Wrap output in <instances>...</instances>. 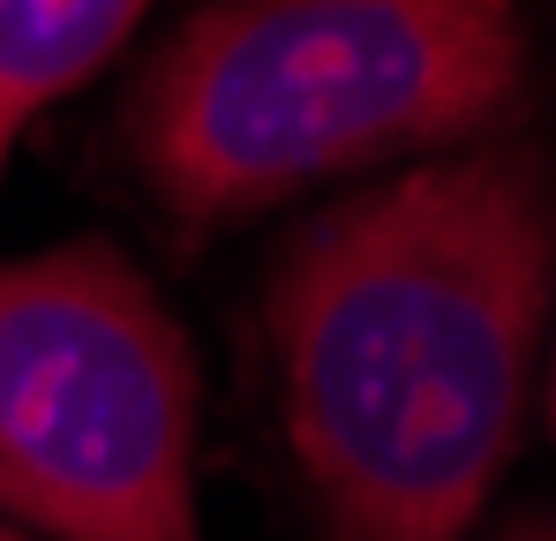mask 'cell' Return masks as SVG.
I'll return each instance as SVG.
<instances>
[{
    "label": "cell",
    "mask_w": 556,
    "mask_h": 541,
    "mask_svg": "<svg viewBox=\"0 0 556 541\" xmlns=\"http://www.w3.org/2000/svg\"><path fill=\"white\" fill-rule=\"evenodd\" d=\"M556 188L519 143L316 211L264 286L278 414L331 541H466L527 422Z\"/></svg>",
    "instance_id": "obj_1"
},
{
    "label": "cell",
    "mask_w": 556,
    "mask_h": 541,
    "mask_svg": "<svg viewBox=\"0 0 556 541\" xmlns=\"http://www.w3.org/2000/svg\"><path fill=\"white\" fill-rule=\"evenodd\" d=\"M527 90L511 0H211L143 61L121 136L181 226L489 136Z\"/></svg>",
    "instance_id": "obj_2"
},
{
    "label": "cell",
    "mask_w": 556,
    "mask_h": 541,
    "mask_svg": "<svg viewBox=\"0 0 556 541\" xmlns=\"http://www.w3.org/2000/svg\"><path fill=\"white\" fill-rule=\"evenodd\" d=\"M0 512L46 541H195V354L113 241L0 264Z\"/></svg>",
    "instance_id": "obj_3"
},
{
    "label": "cell",
    "mask_w": 556,
    "mask_h": 541,
    "mask_svg": "<svg viewBox=\"0 0 556 541\" xmlns=\"http://www.w3.org/2000/svg\"><path fill=\"white\" fill-rule=\"evenodd\" d=\"M159 0H0V174L15 136L84 90Z\"/></svg>",
    "instance_id": "obj_4"
},
{
    "label": "cell",
    "mask_w": 556,
    "mask_h": 541,
    "mask_svg": "<svg viewBox=\"0 0 556 541\" xmlns=\"http://www.w3.org/2000/svg\"><path fill=\"white\" fill-rule=\"evenodd\" d=\"M504 541H556V519H534V527H511Z\"/></svg>",
    "instance_id": "obj_5"
},
{
    "label": "cell",
    "mask_w": 556,
    "mask_h": 541,
    "mask_svg": "<svg viewBox=\"0 0 556 541\" xmlns=\"http://www.w3.org/2000/svg\"><path fill=\"white\" fill-rule=\"evenodd\" d=\"M549 422H556V368H549Z\"/></svg>",
    "instance_id": "obj_6"
},
{
    "label": "cell",
    "mask_w": 556,
    "mask_h": 541,
    "mask_svg": "<svg viewBox=\"0 0 556 541\" xmlns=\"http://www.w3.org/2000/svg\"><path fill=\"white\" fill-rule=\"evenodd\" d=\"M0 541H23V534H8V527H0Z\"/></svg>",
    "instance_id": "obj_7"
}]
</instances>
